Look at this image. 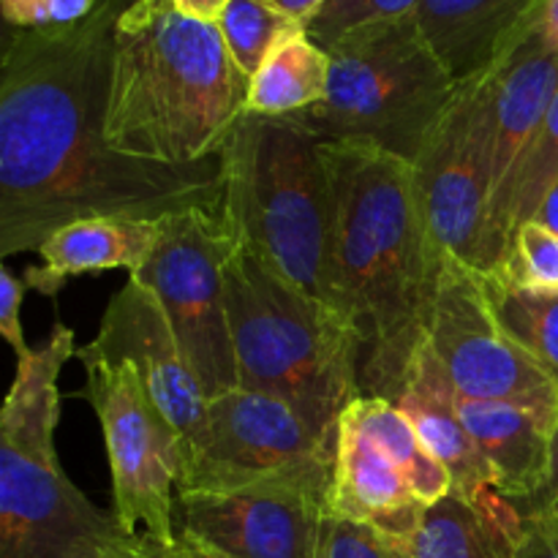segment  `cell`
I'll return each instance as SVG.
<instances>
[{"label":"cell","instance_id":"1","mask_svg":"<svg viewBox=\"0 0 558 558\" xmlns=\"http://www.w3.org/2000/svg\"><path fill=\"white\" fill-rule=\"evenodd\" d=\"M131 0L49 31L5 25L0 60V259L38 251L80 218H161L223 199L221 153L191 167L107 142L114 27Z\"/></svg>","mask_w":558,"mask_h":558},{"label":"cell","instance_id":"2","mask_svg":"<svg viewBox=\"0 0 558 558\" xmlns=\"http://www.w3.org/2000/svg\"><path fill=\"white\" fill-rule=\"evenodd\" d=\"M336 191V287L363 338V396L396 401L428 341L441 259L412 163L368 142H322Z\"/></svg>","mask_w":558,"mask_h":558},{"label":"cell","instance_id":"3","mask_svg":"<svg viewBox=\"0 0 558 558\" xmlns=\"http://www.w3.org/2000/svg\"><path fill=\"white\" fill-rule=\"evenodd\" d=\"M248 82L218 25L172 0H131L114 27L109 147L169 167L207 161L243 118Z\"/></svg>","mask_w":558,"mask_h":558},{"label":"cell","instance_id":"4","mask_svg":"<svg viewBox=\"0 0 558 558\" xmlns=\"http://www.w3.org/2000/svg\"><path fill=\"white\" fill-rule=\"evenodd\" d=\"M223 278L240 390L281 398L336 439L343 412L363 396L357 327L240 243Z\"/></svg>","mask_w":558,"mask_h":558},{"label":"cell","instance_id":"5","mask_svg":"<svg viewBox=\"0 0 558 558\" xmlns=\"http://www.w3.org/2000/svg\"><path fill=\"white\" fill-rule=\"evenodd\" d=\"M221 167L223 205L238 243L343 314L336 287V191L322 140L283 118L243 112L223 142Z\"/></svg>","mask_w":558,"mask_h":558},{"label":"cell","instance_id":"6","mask_svg":"<svg viewBox=\"0 0 558 558\" xmlns=\"http://www.w3.org/2000/svg\"><path fill=\"white\" fill-rule=\"evenodd\" d=\"M74 354V330L58 322L16 360L0 409V558H63L82 539L123 532L65 477L54 450L58 379Z\"/></svg>","mask_w":558,"mask_h":558},{"label":"cell","instance_id":"7","mask_svg":"<svg viewBox=\"0 0 558 558\" xmlns=\"http://www.w3.org/2000/svg\"><path fill=\"white\" fill-rule=\"evenodd\" d=\"M327 54L325 101L283 120L322 142H368L412 163L461 87L417 14L357 27Z\"/></svg>","mask_w":558,"mask_h":558},{"label":"cell","instance_id":"8","mask_svg":"<svg viewBox=\"0 0 558 558\" xmlns=\"http://www.w3.org/2000/svg\"><path fill=\"white\" fill-rule=\"evenodd\" d=\"M234 248L238 234L223 199L194 205L161 218L156 248L131 272L161 303L207 401L240 387L223 278Z\"/></svg>","mask_w":558,"mask_h":558},{"label":"cell","instance_id":"9","mask_svg":"<svg viewBox=\"0 0 558 558\" xmlns=\"http://www.w3.org/2000/svg\"><path fill=\"white\" fill-rule=\"evenodd\" d=\"M80 363L87 374L85 396L101 423L118 526L131 537L172 548L183 474L178 430L145 390L134 365L96 357H80Z\"/></svg>","mask_w":558,"mask_h":558},{"label":"cell","instance_id":"10","mask_svg":"<svg viewBox=\"0 0 558 558\" xmlns=\"http://www.w3.org/2000/svg\"><path fill=\"white\" fill-rule=\"evenodd\" d=\"M336 441L281 398L238 387L207 401L205 434L185 458L178 490L300 483L330 494Z\"/></svg>","mask_w":558,"mask_h":558},{"label":"cell","instance_id":"11","mask_svg":"<svg viewBox=\"0 0 558 558\" xmlns=\"http://www.w3.org/2000/svg\"><path fill=\"white\" fill-rule=\"evenodd\" d=\"M425 347L458 396L529 409L554 430L558 387L543 365L496 322L485 298L483 272L441 259L439 292Z\"/></svg>","mask_w":558,"mask_h":558},{"label":"cell","instance_id":"12","mask_svg":"<svg viewBox=\"0 0 558 558\" xmlns=\"http://www.w3.org/2000/svg\"><path fill=\"white\" fill-rule=\"evenodd\" d=\"M490 118L480 74L461 82L456 98L412 161L414 194L439 259L483 272L488 240Z\"/></svg>","mask_w":558,"mask_h":558},{"label":"cell","instance_id":"13","mask_svg":"<svg viewBox=\"0 0 558 558\" xmlns=\"http://www.w3.org/2000/svg\"><path fill=\"white\" fill-rule=\"evenodd\" d=\"M327 496L300 483L178 490V534L223 558H316Z\"/></svg>","mask_w":558,"mask_h":558},{"label":"cell","instance_id":"14","mask_svg":"<svg viewBox=\"0 0 558 558\" xmlns=\"http://www.w3.org/2000/svg\"><path fill=\"white\" fill-rule=\"evenodd\" d=\"M76 357L134 365L145 390L178 430L185 463L205 434L207 398L191 374L189 360L161 303L145 283L129 276V281L109 300L96 338L76 349Z\"/></svg>","mask_w":558,"mask_h":558},{"label":"cell","instance_id":"15","mask_svg":"<svg viewBox=\"0 0 558 558\" xmlns=\"http://www.w3.org/2000/svg\"><path fill=\"white\" fill-rule=\"evenodd\" d=\"M480 82H483L490 142H494L490 150V167H494L490 205H494L515 169L521 167L529 145L554 104L558 93V49L545 41L543 31L534 22L488 69L480 71Z\"/></svg>","mask_w":558,"mask_h":558},{"label":"cell","instance_id":"16","mask_svg":"<svg viewBox=\"0 0 558 558\" xmlns=\"http://www.w3.org/2000/svg\"><path fill=\"white\" fill-rule=\"evenodd\" d=\"M327 510L352 521L371 523L387 537H409L428 505L409 488L396 463L379 450L352 409L338 423L336 466Z\"/></svg>","mask_w":558,"mask_h":558},{"label":"cell","instance_id":"17","mask_svg":"<svg viewBox=\"0 0 558 558\" xmlns=\"http://www.w3.org/2000/svg\"><path fill=\"white\" fill-rule=\"evenodd\" d=\"M456 403L474 447L488 463L494 490L526 515L548 477L550 425L512 403L472 401L458 392Z\"/></svg>","mask_w":558,"mask_h":558},{"label":"cell","instance_id":"18","mask_svg":"<svg viewBox=\"0 0 558 558\" xmlns=\"http://www.w3.org/2000/svg\"><path fill=\"white\" fill-rule=\"evenodd\" d=\"M161 218L96 216L65 223L38 248L41 265L27 267L22 281L27 289L54 298L69 278L85 272L129 270L131 276L156 248Z\"/></svg>","mask_w":558,"mask_h":558},{"label":"cell","instance_id":"19","mask_svg":"<svg viewBox=\"0 0 558 558\" xmlns=\"http://www.w3.org/2000/svg\"><path fill=\"white\" fill-rule=\"evenodd\" d=\"M545 0H423L417 20L458 82L488 69L539 20Z\"/></svg>","mask_w":558,"mask_h":558},{"label":"cell","instance_id":"20","mask_svg":"<svg viewBox=\"0 0 558 558\" xmlns=\"http://www.w3.org/2000/svg\"><path fill=\"white\" fill-rule=\"evenodd\" d=\"M392 403L412 420L425 447L450 472L458 494L469 499H488L496 494L488 463L458 414L456 390L428 347L417 354L401 396Z\"/></svg>","mask_w":558,"mask_h":558},{"label":"cell","instance_id":"21","mask_svg":"<svg viewBox=\"0 0 558 558\" xmlns=\"http://www.w3.org/2000/svg\"><path fill=\"white\" fill-rule=\"evenodd\" d=\"M523 515L499 494L469 499L456 488L425 510L409 537H387L398 558H515Z\"/></svg>","mask_w":558,"mask_h":558},{"label":"cell","instance_id":"22","mask_svg":"<svg viewBox=\"0 0 558 558\" xmlns=\"http://www.w3.org/2000/svg\"><path fill=\"white\" fill-rule=\"evenodd\" d=\"M330 87V54L305 31L283 38L248 82L245 112L289 118L325 101Z\"/></svg>","mask_w":558,"mask_h":558},{"label":"cell","instance_id":"23","mask_svg":"<svg viewBox=\"0 0 558 558\" xmlns=\"http://www.w3.org/2000/svg\"><path fill=\"white\" fill-rule=\"evenodd\" d=\"M558 180V93L539 125L537 136L529 145L521 167L510 178L499 199L488 213V240H485L483 272H494L505 259L512 232L526 221H534Z\"/></svg>","mask_w":558,"mask_h":558},{"label":"cell","instance_id":"24","mask_svg":"<svg viewBox=\"0 0 558 558\" xmlns=\"http://www.w3.org/2000/svg\"><path fill=\"white\" fill-rule=\"evenodd\" d=\"M352 414L363 423L371 439L379 445V450L396 463L398 472L409 483V488L420 496L423 505H436L452 490V477L441 461H436L434 452L420 439L412 420L401 412L392 401L376 396H360L352 401Z\"/></svg>","mask_w":558,"mask_h":558},{"label":"cell","instance_id":"25","mask_svg":"<svg viewBox=\"0 0 558 558\" xmlns=\"http://www.w3.org/2000/svg\"><path fill=\"white\" fill-rule=\"evenodd\" d=\"M483 289L496 322L543 365L558 387V294L532 292L483 272Z\"/></svg>","mask_w":558,"mask_h":558},{"label":"cell","instance_id":"26","mask_svg":"<svg viewBox=\"0 0 558 558\" xmlns=\"http://www.w3.org/2000/svg\"><path fill=\"white\" fill-rule=\"evenodd\" d=\"M216 25L232 60L248 80L283 38L305 31L298 20L278 9L272 0H229Z\"/></svg>","mask_w":558,"mask_h":558},{"label":"cell","instance_id":"27","mask_svg":"<svg viewBox=\"0 0 558 558\" xmlns=\"http://www.w3.org/2000/svg\"><path fill=\"white\" fill-rule=\"evenodd\" d=\"M496 276L532 292L558 294V234L543 221H526L512 232Z\"/></svg>","mask_w":558,"mask_h":558},{"label":"cell","instance_id":"28","mask_svg":"<svg viewBox=\"0 0 558 558\" xmlns=\"http://www.w3.org/2000/svg\"><path fill=\"white\" fill-rule=\"evenodd\" d=\"M423 0H327L314 20L305 25V33L314 38L319 47H330L347 33L371 22L396 20V16L417 14Z\"/></svg>","mask_w":558,"mask_h":558},{"label":"cell","instance_id":"29","mask_svg":"<svg viewBox=\"0 0 558 558\" xmlns=\"http://www.w3.org/2000/svg\"><path fill=\"white\" fill-rule=\"evenodd\" d=\"M316 558H398L396 548L371 523L352 521L327 510L322 515Z\"/></svg>","mask_w":558,"mask_h":558},{"label":"cell","instance_id":"30","mask_svg":"<svg viewBox=\"0 0 558 558\" xmlns=\"http://www.w3.org/2000/svg\"><path fill=\"white\" fill-rule=\"evenodd\" d=\"M101 0H0L9 27L22 31H49L69 27L87 20Z\"/></svg>","mask_w":558,"mask_h":558},{"label":"cell","instance_id":"31","mask_svg":"<svg viewBox=\"0 0 558 558\" xmlns=\"http://www.w3.org/2000/svg\"><path fill=\"white\" fill-rule=\"evenodd\" d=\"M63 558H169V550L147 537L109 534V537L82 539Z\"/></svg>","mask_w":558,"mask_h":558},{"label":"cell","instance_id":"32","mask_svg":"<svg viewBox=\"0 0 558 558\" xmlns=\"http://www.w3.org/2000/svg\"><path fill=\"white\" fill-rule=\"evenodd\" d=\"M25 281L16 278L11 270H0V336L9 341L16 357H25L31 347L25 343V330H22V300H25Z\"/></svg>","mask_w":558,"mask_h":558},{"label":"cell","instance_id":"33","mask_svg":"<svg viewBox=\"0 0 558 558\" xmlns=\"http://www.w3.org/2000/svg\"><path fill=\"white\" fill-rule=\"evenodd\" d=\"M515 558H558V515H523Z\"/></svg>","mask_w":558,"mask_h":558},{"label":"cell","instance_id":"34","mask_svg":"<svg viewBox=\"0 0 558 558\" xmlns=\"http://www.w3.org/2000/svg\"><path fill=\"white\" fill-rule=\"evenodd\" d=\"M558 499V420L550 430V450H548V477H545L543 490H539L537 501L532 505V510L526 515H539V512H548L550 505Z\"/></svg>","mask_w":558,"mask_h":558},{"label":"cell","instance_id":"35","mask_svg":"<svg viewBox=\"0 0 558 558\" xmlns=\"http://www.w3.org/2000/svg\"><path fill=\"white\" fill-rule=\"evenodd\" d=\"M174 9L183 11L185 16H194V20L213 22L216 25L221 20L223 9L229 5V0H172Z\"/></svg>","mask_w":558,"mask_h":558},{"label":"cell","instance_id":"36","mask_svg":"<svg viewBox=\"0 0 558 558\" xmlns=\"http://www.w3.org/2000/svg\"><path fill=\"white\" fill-rule=\"evenodd\" d=\"M272 3H276L278 9L287 11L292 20H298L300 25L305 27L311 20H314L316 11H319L327 0H272Z\"/></svg>","mask_w":558,"mask_h":558},{"label":"cell","instance_id":"37","mask_svg":"<svg viewBox=\"0 0 558 558\" xmlns=\"http://www.w3.org/2000/svg\"><path fill=\"white\" fill-rule=\"evenodd\" d=\"M539 31H543L545 41L554 44L558 49V0H545L543 11H539V20H537Z\"/></svg>","mask_w":558,"mask_h":558},{"label":"cell","instance_id":"38","mask_svg":"<svg viewBox=\"0 0 558 558\" xmlns=\"http://www.w3.org/2000/svg\"><path fill=\"white\" fill-rule=\"evenodd\" d=\"M167 550H169V558H223L218 554H210V550H205L202 545L191 543V539L180 537V534H178V543Z\"/></svg>","mask_w":558,"mask_h":558},{"label":"cell","instance_id":"39","mask_svg":"<svg viewBox=\"0 0 558 558\" xmlns=\"http://www.w3.org/2000/svg\"><path fill=\"white\" fill-rule=\"evenodd\" d=\"M537 221H543L545 227H550L558 234V180L554 183V189H550L548 199H545L543 207H539Z\"/></svg>","mask_w":558,"mask_h":558},{"label":"cell","instance_id":"40","mask_svg":"<svg viewBox=\"0 0 558 558\" xmlns=\"http://www.w3.org/2000/svg\"><path fill=\"white\" fill-rule=\"evenodd\" d=\"M548 512H554V515H558V499L554 501V505H550V510Z\"/></svg>","mask_w":558,"mask_h":558}]
</instances>
